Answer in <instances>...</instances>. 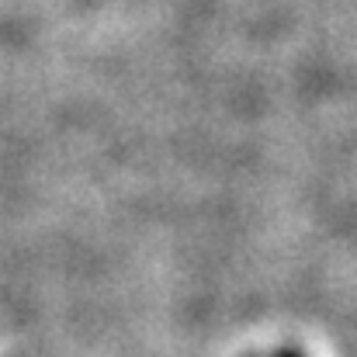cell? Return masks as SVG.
Masks as SVG:
<instances>
[{
    "mask_svg": "<svg viewBox=\"0 0 357 357\" xmlns=\"http://www.w3.org/2000/svg\"><path fill=\"white\" fill-rule=\"evenodd\" d=\"M281 357H302V354H295V351H288V354H281Z\"/></svg>",
    "mask_w": 357,
    "mask_h": 357,
    "instance_id": "obj_1",
    "label": "cell"
}]
</instances>
